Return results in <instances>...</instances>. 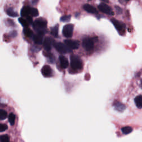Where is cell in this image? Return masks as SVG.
Returning <instances> with one entry per match:
<instances>
[{"mask_svg":"<svg viewBox=\"0 0 142 142\" xmlns=\"http://www.w3.org/2000/svg\"><path fill=\"white\" fill-rule=\"evenodd\" d=\"M47 25V22L43 18H37L36 20L33 24V27L37 32H43L45 33Z\"/></svg>","mask_w":142,"mask_h":142,"instance_id":"obj_1","label":"cell"},{"mask_svg":"<svg viewBox=\"0 0 142 142\" xmlns=\"http://www.w3.org/2000/svg\"><path fill=\"white\" fill-rule=\"evenodd\" d=\"M70 66L73 69L79 70L82 68L83 63L78 56L73 54L70 56Z\"/></svg>","mask_w":142,"mask_h":142,"instance_id":"obj_2","label":"cell"},{"mask_svg":"<svg viewBox=\"0 0 142 142\" xmlns=\"http://www.w3.org/2000/svg\"><path fill=\"white\" fill-rule=\"evenodd\" d=\"M53 46L56 50L61 53L65 54L72 52V50L68 47L66 44L61 42H54Z\"/></svg>","mask_w":142,"mask_h":142,"instance_id":"obj_3","label":"cell"},{"mask_svg":"<svg viewBox=\"0 0 142 142\" xmlns=\"http://www.w3.org/2000/svg\"><path fill=\"white\" fill-rule=\"evenodd\" d=\"M82 45L83 48L87 51H92L94 48V39L89 37H86L83 40Z\"/></svg>","mask_w":142,"mask_h":142,"instance_id":"obj_4","label":"cell"},{"mask_svg":"<svg viewBox=\"0 0 142 142\" xmlns=\"http://www.w3.org/2000/svg\"><path fill=\"white\" fill-rule=\"evenodd\" d=\"M111 21L119 33L122 34L124 33L125 30V25L124 23H123V22L119 21L114 18L111 19Z\"/></svg>","mask_w":142,"mask_h":142,"instance_id":"obj_5","label":"cell"},{"mask_svg":"<svg viewBox=\"0 0 142 142\" xmlns=\"http://www.w3.org/2000/svg\"><path fill=\"white\" fill-rule=\"evenodd\" d=\"M74 25L72 24H67L64 26L63 28V34L64 37L70 38L72 36L73 33Z\"/></svg>","mask_w":142,"mask_h":142,"instance_id":"obj_6","label":"cell"},{"mask_svg":"<svg viewBox=\"0 0 142 142\" xmlns=\"http://www.w3.org/2000/svg\"><path fill=\"white\" fill-rule=\"evenodd\" d=\"M98 8L101 12L104 13L105 14L109 15H113L114 13L113 12L112 9L110 6L107 5L104 3H101L98 6Z\"/></svg>","mask_w":142,"mask_h":142,"instance_id":"obj_7","label":"cell"},{"mask_svg":"<svg viewBox=\"0 0 142 142\" xmlns=\"http://www.w3.org/2000/svg\"><path fill=\"white\" fill-rule=\"evenodd\" d=\"M64 43L71 50L78 49L79 46V42L77 40H66L64 41Z\"/></svg>","mask_w":142,"mask_h":142,"instance_id":"obj_8","label":"cell"},{"mask_svg":"<svg viewBox=\"0 0 142 142\" xmlns=\"http://www.w3.org/2000/svg\"><path fill=\"white\" fill-rule=\"evenodd\" d=\"M44 34V33L43 32H37V34L33 35L32 38L34 42L37 44H41L43 43Z\"/></svg>","mask_w":142,"mask_h":142,"instance_id":"obj_9","label":"cell"},{"mask_svg":"<svg viewBox=\"0 0 142 142\" xmlns=\"http://www.w3.org/2000/svg\"><path fill=\"white\" fill-rule=\"evenodd\" d=\"M42 75L45 77H50L52 76V70L51 68L48 65L44 66L41 69Z\"/></svg>","mask_w":142,"mask_h":142,"instance_id":"obj_10","label":"cell"},{"mask_svg":"<svg viewBox=\"0 0 142 142\" xmlns=\"http://www.w3.org/2000/svg\"><path fill=\"white\" fill-rule=\"evenodd\" d=\"M52 43H53V41L51 37H47L45 38L43 42V47L45 50L47 51H50L51 50Z\"/></svg>","mask_w":142,"mask_h":142,"instance_id":"obj_11","label":"cell"},{"mask_svg":"<svg viewBox=\"0 0 142 142\" xmlns=\"http://www.w3.org/2000/svg\"><path fill=\"white\" fill-rule=\"evenodd\" d=\"M83 9L87 12L92 14H98V11L93 6L89 4H86L83 6Z\"/></svg>","mask_w":142,"mask_h":142,"instance_id":"obj_12","label":"cell"},{"mask_svg":"<svg viewBox=\"0 0 142 142\" xmlns=\"http://www.w3.org/2000/svg\"><path fill=\"white\" fill-rule=\"evenodd\" d=\"M60 59V62L61 66L63 68H66L68 66V61L67 58L63 56H60L59 57Z\"/></svg>","mask_w":142,"mask_h":142,"instance_id":"obj_13","label":"cell"},{"mask_svg":"<svg viewBox=\"0 0 142 142\" xmlns=\"http://www.w3.org/2000/svg\"><path fill=\"white\" fill-rule=\"evenodd\" d=\"M31 8L29 6H25L22 8L21 11V15L23 17H27L30 15Z\"/></svg>","mask_w":142,"mask_h":142,"instance_id":"obj_14","label":"cell"},{"mask_svg":"<svg viewBox=\"0 0 142 142\" xmlns=\"http://www.w3.org/2000/svg\"><path fill=\"white\" fill-rule=\"evenodd\" d=\"M58 28H59V25L57 24L54 27L51 28V33L52 35L54 37H57L58 36Z\"/></svg>","mask_w":142,"mask_h":142,"instance_id":"obj_15","label":"cell"},{"mask_svg":"<svg viewBox=\"0 0 142 142\" xmlns=\"http://www.w3.org/2000/svg\"><path fill=\"white\" fill-rule=\"evenodd\" d=\"M114 106L116 110H117L119 112H123L125 109V106L120 102H116L114 103Z\"/></svg>","mask_w":142,"mask_h":142,"instance_id":"obj_16","label":"cell"},{"mask_svg":"<svg viewBox=\"0 0 142 142\" xmlns=\"http://www.w3.org/2000/svg\"><path fill=\"white\" fill-rule=\"evenodd\" d=\"M6 13H7V14L9 16H10V17H17V16H18L17 12H16V11H15L14 8H12V7L8 8L7 9V11H6Z\"/></svg>","mask_w":142,"mask_h":142,"instance_id":"obj_17","label":"cell"},{"mask_svg":"<svg viewBox=\"0 0 142 142\" xmlns=\"http://www.w3.org/2000/svg\"><path fill=\"white\" fill-rule=\"evenodd\" d=\"M135 103L138 108H142V96H138L135 98Z\"/></svg>","mask_w":142,"mask_h":142,"instance_id":"obj_18","label":"cell"},{"mask_svg":"<svg viewBox=\"0 0 142 142\" xmlns=\"http://www.w3.org/2000/svg\"><path fill=\"white\" fill-rule=\"evenodd\" d=\"M23 33L25 34L26 36L27 37H33V33L30 28H29L28 27H24L23 28Z\"/></svg>","mask_w":142,"mask_h":142,"instance_id":"obj_19","label":"cell"},{"mask_svg":"<svg viewBox=\"0 0 142 142\" xmlns=\"http://www.w3.org/2000/svg\"><path fill=\"white\" fill-rule=\"evenodd\" d=\"M15 120H16L15 115L13 113H11L9 114L8 115V121L9 123H10L11 125H14L15 124Z\"/></svg>","mask_w":142,"mask_h":142,"instance_id":"obj_20","label":"cell"},{"mask_svg":"<svg viewBox=\"0 0 142 142\" xmlns=\"http://www.w3.org/2000/svg\"><path fill=\"white\" fill-rule=\"evenodd\" d=\"M133 131V129L131 128V127H124L123 128H122V132H123V133L124 134H128L131 133V132Z\"/></svg>","mask_w":142,"mask_h":142,"instance_id":"obj_21","label":"cell"},{"mask_svg":"<svg viewBox=\"0 0 142 142\" xmlns=\"http://www.w3.org/2000/svg\"><path fill=\"white\" fill-rule=\"evenodd\" d=\"M18 21L24 27H27L29 25V22L27 20H25L23 18H20L18 19Z\"/></svg>","mask_w":142,"mask_h":142,"instance_id":"obj_22","label":"cell"},{"mask_svg":"<svg viewBox=\"0 0 142 142\" xmlns=\"http://www.w3.org/2000/svg\"><path fill=\"white\" fill-rule=\"evenodd\" d=\"M7 117V113L5 110L3 109H1L0 110V119L1 121L4 120V119H6Z\"/></svg>","mask_w":142,"mask_h":142,"instance_id":"obj_23","label":"cell"},{"mask_svg":"<svg viewBox=\"0 0 142 142\" xmlns=\"http://www.w3.org/2000/svg\"><path fill=\"white\" fill-rule=\"evenodd\" d=\"M70 19H71L70 15H65L62 16V17H61L60 21L63 22H68L70 21Z\"/></svg>","mask_w":142,"mask_h":142,"instance_id":"obj_24","label":"cell"},{"mask_svg":"<svg viewBox=\"0 0 142 142\" xmlns=\"http://www.w3.org/2000/svg\"><path fill=\"white\" fill-rule=\"evenodd\" d=\"M30 15L32 17H37V16H38V15H39V13H38V11L36 8H31Z\"/></svg>","mask_w":142,"mask_h":142,"instance_id":"obj_25","label":"cell"},{"mask_svg":"<svg viewBox=\"0 0 142 142\" xmlns=\"http://www.w3.org/2000/svg\"><path fill=\"white\" fill-rule=\"evenodd\" d=\"M0 141L1 142H9V138L8 135L7 134L2 135L0 137Z\"/></svg>","mask_w":142,"mask_h":142,"instance_id":"obj_26","label":"cell"},{"mask_svg":"<svg viewBox=\"0 0 142 142\" xmlns=\"http://www.w3.org/2000/svg\"><path fill=\"white\" fill-rule=\"evenodd\" d=\"M8 129V126L6 124H1L0 125V132H4Z\"/></svg>","mask_w":142,"mask_h":142,"instance_id":"obj_27","label":"cell"},{"mask_svg":"<svg viewBox=\"0 0 142 142\" xmlns=\"http://www.w3.org/2000/svg\"><path fill=\"white\" fill-rule=\"evenodd\" d=\"M9 36L12 37H16L17 36V32L16 31H12L9 33Z\"/></svg>","mask_w":142,"mask_h":142,"instance_id":"obj_28","label":"cell"},{"mask_svg":"<svg viewBox=\"0 0 142 142\" xmlns=\"http://www.w3.org/2000/svg\"><path fill=\"white\" fill-rule=\"evenodd\" d=\"M6 23H8V25L9 26H15V24L14 23V22H13L11 20H8L6 22Z\"/></svg>","mask_w":142,"mask_h":142,"instance_id":"obj_29","label":"cell"},{"mask_svg":"<svg viewBox=\"0 0 142 142\" xmlns=\"http://www.w3.org/2000/svg\"><path fill=\"white\" fill-rule=\"evenodd\" d=\"M115 8L116 9V11H117V12L118 13V14H121V13L122 12V10L121 8L118 7V6H115Z\"/></svg>","mask_w":142,"mask_h":142,"instance_id":"obj_30","label":"cell"},{"mask_svg":"<svg viewBox=\"0 0 142 142\" xmlns=\"http://www.w3.org/2000/svg\"><path fill=\"white\" fill-rule=\"evenodd\" d=\"M118 1L121 4L125 5V4H127V2L129 1V0H118Z\"/></svg>","mask_w":142,"mask_h":142,"instance_id":"obj_31","label":"cell"},{"mask_svg":"<svg viewBox=\"0 0 142 142\" xmlns=\"http://www.w3.org/2000/svg\"><path fill=\"white\" fill-rule=\"evenodd\" d=\"M38 0H32V3H33V4H36L38 2Z\"/></svg>","mask_w":142,"mask_h":142,"instance_id":"obj_32","label":"cell"},{"mask_svg":"<svg viewBox=\"0 0 142 142\" xmlns=\"http://www.w3.org/2000/svg\"><path fill=\"white\" fill-rule=\"evenodd\" d=\"M101 1H103V2H106V3H108V2H109L108 0H101Z\"/></svg>","mask_w":142,"mask_h":142,"instance_id":"obj_33","label":"cell"},{"mask_svg":"<svg viewBox=\"0 0 142 142\" xmlns=\"http://www.w3.org/2000/svg\"><path fill=\"white\" fill-rule=\"evenodd\" d=\"M141 85H142V80H141Z\"/></svg>","mask_w":142,"mask_h":142,"instance_id":"obj_34","label":"cell"},{"mask_svg":"<svg viewBox=\"0 0 142 142\" xmlns=\"http://www.w3.org/2000/svg\"><path fill=\"white\" fill-rule=\"evenodd\" d=\"M88 1H91V0H88Z\"/></svg>","mask_w":142,"mask_h":142,"instance_id":"obj_35","label":"cell"}]
</instances>
